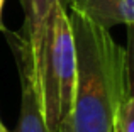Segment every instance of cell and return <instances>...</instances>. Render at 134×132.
Masks as SVG:
<instances>
[{"instance_id":"obj_8","label":"cell","mask_w":134,"mask_h":132,"mask_svg":"<svg viewBox=\"0 0 134 132\" xmlns=\"http://www.w3.org/2000/svg\"><path fill=\"white\" fill-rule=\"evenodd\" d=\"M3 2H5V0H0V31L7 32V29L3 27V22H2V9H3Z\"/></svg>"},{"instance_id":"obj_5","label":"cell","mask_w":134,"mask_h":132,"mask_svg":"<svg viewBox=\"0 0 134 132\" xmlns=\"http://www.w3.org/2000/svg\"><path fill=\"white\" fill-rule=\"evenodd\" d=\"M71 12H78L104 29L134 26V0H65Z\"/></svg>"},{"instance_id":"obj_2","label":"cell","mask_w":134,"mask_h":132,"mask_svg":"<svg viewBox=\"0 0 134 132\" xmlns=\"http://www.w3.org/2000/svg\"><path fill=\"white\" fill-rule=\"evenodd\" d=\"M75 75L76 58L71 26L66 14V5L58 3L53 17L51 39L46 51L44 66L37 78L43 117L51 132H58L59 124L70 112Z\"/></svg>"},{"instance_id":"obj_10","label":"cell","mask_w":134,"mask_h":132,"mask_svg":"<svg viewBox=\"0 0 134 132\" xmlns=\"http://www.w3.org/2000/svg\"><path fill=\"white\" fill-rule=\"evenodd\" d=\"M115 132H119V130H117V127H115Z\"/></svg>"},{"instance_id":"obj_4","label":"cell","mask_w":134,"mask_h":132,"mask_svg":"<svg viewBox=\"0 0 134 132\" xmlns=\"http://www.w3.org/2000/svg\"><path fill=\"white\" fill-rule=\"evenodd\" d=\"M20 3L24 9V27L20 32L29 44L37 83V78L44 66L48 44L51 39L53 17H54L56 5L65 3V0H20Z\"/></svg>"},{"instance_id":"obj_7","label":"cell","mask_w":134,"mask_h":132,"mask_svg":"<svg viewBox=\"0 0 134 132\" xmlns=\"http://www.w3.org/2000/svg\"><path fill=\"white\" fill-rule=\"evenodd\" d=\"M126 49V66H127L129 88L134 85V26H127V46Z\"/></svg>"},{"instance_id":"obj_6","label":"cell","mask_w":134,"mask_h":132,"mask_svg":"<svg viewBox=\"0 0 134 132\" xmlns=\"http://www.w3.org/2000/svg\"><path fill=\"white\" fill-rule=\"evenodd\" d=\"M117 130L134 132V92H129L117 112Z\"/></svg>"},{"instance_id":"obj_3","label":"cell","mask_w":134,"mask_h":132,"mask_svg":"<svg viewBox=\"0 0 134 132\" xmlns=\"http://www.w3.org/2000/svg\"><path fill=\"white\" fill-rule=\"evenodd\" d=\"M10 49L15 58L17 71L20 78V113L19 122L12 132H51L48 129L43 117V109H41V97L37 92L36 83V71H34V63L31 56V49L26 37L22 32H9Z\"/></svg>"},{"instance_id":"obj_1","label":"cell","mask_w":134,"mask_h":132,"mask_svg":"<svg viewBox=\"0 0 134 132\" xmlns=\"http://www.w3.org/2000/svg\"><path fill=\"white\" fill-rule=\"evenodd\" d=\"M68 19L76 75L71 107L58 132H115L119 107L129 93L126 49L82 14L71 12Z\"/></svg>"},{"instance_id":"obj_9","label":"cell","mask_w":134,"mask_h":132,"mask_svg":"<svg viewBox=\"0 0 134 132\" xmlns=\"http://www.w3.org/2000/svg\"><path fill=\"white\" fill-rule=\"evenodd\" d=\"M0 132H7V129L3 127V124H2V120H0Z\"/></svg>"}]
</instances>
